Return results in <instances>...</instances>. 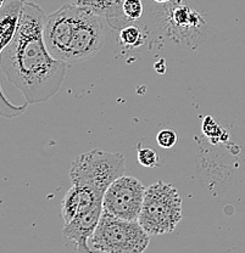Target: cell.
Listing matches in <instances>:
<instances>
[{"label":"cell","mask_w":245,"mask_h":253,"mask_svg":"<svg viewBox=\"0 0 245 253\" xmlns=\"http://www.w3.org/2000/svg\"><path fill=\"white\" fill-rule=\"evenodd\" d=\"M30 102H26L22 106H16V105H12L11 102L7 101L6 95L4 93V89L1 86V105H0V111H1L2 117L6 118H14L17 117V116H21L26 110H27V106Z\"/></svg>","instance_id":"cell-16"},{"label":"cell","mask_w":245,"mask_h":253,"mask_svg":"<svg viewBox=\"0 0 245 253\" xmlns=\"http://www.w3.org/2000/svg\"><path fill=\"white\" fill-rule=\"evenodd\" d=\"M126 158L120 152L92 150L73 161L70 170L72 185L87 186L104 197L112 181L125 174Z\"/></svg>","instance_id":"cell-5"},{"label":"cell","mask_w":245,"mask_h":253,"mask_svg":"<svg viewBox=\"0 0 245 253\" xmlns=\"http://www.w3.org/2000/svg\"><path fill=\"white\" fill-rule=\"evenodd\" d=\"M154 67H155V71H156V72L165 73L166 72V62H165V60L160 59L159 61L155 62Z\"/></svg>","instance_id":"cell-18"},{"label":"cell","mask_w":245,"mask_h":253,"mask_svg":"<svg viewBox=\"0 0 245 253\" xmlns=\"http://www.w3.org/2000/svg\"><path fill=\"white\" fill-rule=\"evenodd\" d=\"M150 244V234L138 220H126L102 212L89 240L92 251L105 253H142Z\"/></svg>","instance_id":"cell-4"},{"label":"cell","mask_w":245,"mask_h":253,"mask_svg":"<svg viewBox=\"0 0 245 253\" xmlns=\"http://www.w3.org/2000/svg\"><path fill=\"white\" fill-rule=\"evenodd\" d=\"M152 1H155V2H157V4H167V2H170L171 0H152Z\"/></svg>","instance_id":"cell-19"},{"label":"cell","mask_w":245,"mask_h":253,"mask_svg":"<svg viewBox=\"0 0 245 253\" xmlns=\"http://www.w3.org/2000/svg\"><path fill=\"white\" fill-rule=\"evenodd\" d=\"M102 204V196L87 186L72 185L61 201V215L65 224L77 215L86 213L96 206Z\"/></svg>","instance_id":"cell-9"},{"label":"cell","mask_w":245,"mask_h":253,"mask_svg":"<svg viewBox=\"0 0 245 253\" xmlns=\"http://www.w3.org/2000/svg\"><path fill=\"white\" fill-rule=\"evenodd\" d=\"M26 0H5L0 5V50L5 49L16 36Z\"/></svg>","instance_id":"cell-11"},{"label":"cell","mask_w":245,"mask_h":253,"mask_svg":"<svg viewBox=\"0 0 245 253\" xmlns=\"http://www.w3.org/2000/svg\"><path fill=\"white\" fill-rule=\"evenodd\" d=\"M44 10L26 0L14 41L0 54V68L7 81L30 104H41L59 93L67 72V63L56 60L47 47Z\"/></svg>","instance_id":"cell-1"},{"label":"cell","mask_w":245,"mask_h":253,"mask_svg":"<svg viewBox=\"0 0 245 253\" xmlns=\"http://www.w3.org/2000/svg\"><path fill=\"white\" fill-rule=\"evenodd\" d=\"M137 158L143 167L152 168L159 166V154L150 147H143L139 145L137 150Z\"/></svg>","instance_id":"cell-14"},{"label":"cell","mask_w":245,"mask_h":253,"mask_svg":"<svg viewBox=\"0 0 245 253\" xmlns=\"http://www.w3.org/2000/svg\"><path fill=\"white\" fill-rule=\"evenodd\" d=\"M182 217V197L173 184L159 180L147 186L138 221L150 235L171 233Z\"/></svg>","instance_id":"cell-3"},{"label":"cell","mask_w":245,"mask_h":253,"mask_svg":"<svg viewBox=\"0 0 245 253\" xmlns=\"http://www.w3.org/2000/svg\"><path fill=\"white\" fill-rule=\"evenodd\" d=\"M146 33L137 26H125L118 33V42L126 49H137L146 43Z\"/></svg>","instance_id":"cell-12"},{"label":"cell","mask_w":245,"mask_h":253,"mask_svg":"<svg viewBox=\"0 0 245 253\" xmlns=\"http://www.w3.org/2000/svg\"><path fill=\"white\" fill-rule=\"evenodd\" d=\"M202 133L210 138L213 142L217 141H225L227 140V138H223L226 134V131L217 125L215 120L211 116H206L202 121Z\"/></svg>","instance_id":"cell-13"},{"label":"cell","mask_w":245,"mask_h":253,"mask_svg":"<svg viewBox=\"0 0 245 253\" xmlns=\"http://www.w3.org/2000/svg\"><path fill=\"white\" fill-rule=\"evenodd\" d=\"M163 5L161 26L166 38L178 45L191 47L204 42L207 23L196 10L182 4V0H171Z\"/></svg>","instance_id":"cell-6"},{"label":"cell","mask_w":245,"mask_h":253,"mask_svg":"<svg viewBox=\"0 0 245 253\" xmlns=\"http://www.w3.org/2000/svg\"><path fill=\"white\" fill-rule=\"evenodd\" d=\"M122 10L130 22H136L143 15V2L142 0H125L122 4Z\"/></svg>","instance_id":"cell-15"},{"label":"cell","mask_w":245,"mask_h":253,"mask_svg":"<svg viewBox=\"0 0 245 253\" xmlns=\"http://www.w3.org/2000/svg\"><path fill=\"white\" fill-rule=\"evenodd\" d=\"M125 0H68L70 4L87 7L102 16L114 30H121L130 23L122 10Z\"/></svg>","instance_id":"cell-10"},{"label":"cell","mask_w":245,"mask_h":253,"mask_svg":"<svg viewBox=\"0 0 245 253\" xmlns=\"http://www.w3.org/2000/svg\"><path fill=\"white\" fill-rule=\"evenodd\" d=\"M106 23L91 9L68 2L47 17L44 41L55 59L75 65L101 49L107 38Z\"/></svg>","instance_id":"cell-2"},{"label":"cell","mask_w":245,"mask_h":253,"mask_svg":"<svg viewBox=\"0 0 245 253\" xmlns=\"http://www.w3.org/2000/svg\"><path fill=\"white\" fill-rule=\"evenodd\" d=\"M156 141L162 149H171L178 141V134L173 129H162L156 135Z\"/></svg>","instance_id":"cell-17"},{"label":"cell","mask_w":245,"mask_h":253,"mask_svg":"<svg viewBox=\"0 0 245 253\" xmlns=\"http://www.w3.org/2000/svg\"><path fill=\"white\" fill-rule=\"evenodd\" d=\"M147 188L131 175H121L112 181L102 197L105 212L126 220H138Z\"/></svg>","instance_id":"cell-7"},{"label":"cell","mask_w":245,"mask_h":253,"mask_svg":"<svg viewBox=\"0 0 245 253\" xmlns=\"http://www.w3.org/2000/svg\"><path fill=\"white\" fill-rule=\"evenodd\" d=\"M102 212H104V208H102V204H100L88 212L77 215L70 223L65 224L62 235L75 244L78 252H93L89 246V240L93 236L98 226Z\"/></svg>","instance_id":"cell-8"}]
</instances>
